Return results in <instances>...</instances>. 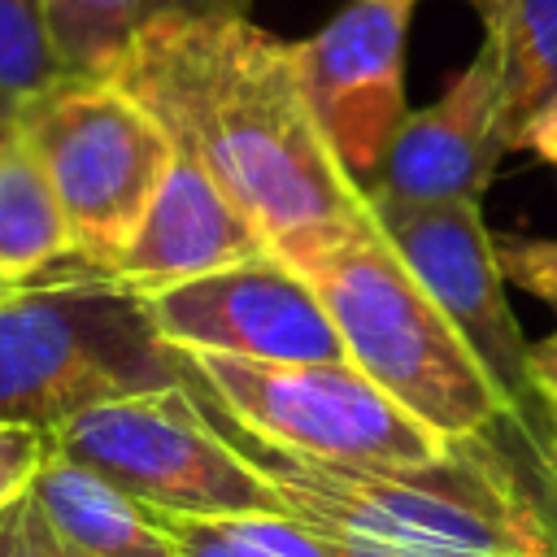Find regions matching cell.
<instances>
[{
    "mask_svg": "<svg viewBox=\"0 0 557 557\" xmlns=\"http://www.w3.org/2000/svg\"><path fill=\"white\" fill-rule=\"evenodd\" d=\"M144 104L174 152L191 157L261 231L292 248L370 218L300 83L296 44L248 17H157L100 74Z\"/></svg>",
    "mask_w": 557,
    "mask_h": 557,
    "instance_id": "1",
    "label": "cell"
},
{
    "mask_svg": "<svg viewBox=\"0 0 557 557\" xmlns=\"http://www.w3.org/2000/svg\"><path fill=\"white\" fill-rule=\"evenodd\" d=\"M196 400L287 513L305 522L479 557H557V492L522 483L492 440H457L431 466H339L257 440L205 392Z\"/></svg>",
    "mask_w": 557,
    "mask_h": 557,
    "instance_id": "2",
    "label": "cell"
},
{
    "mask_svg": "<svg viewBox=\"0 0 557 557\" xmlns=\"http://www.w3.org/2000/svg\"><path fill=\"white\" fill-rule=\"evenodd\" d=\"M283 261L318 292L344 361L431 431L444 440H492L496 426H509L522 440L513 409L374 213L313 235Z\"/></svg>",
    "mask_w": 557,
    "mask_h": 557,
    "instance_id": "3",
    "label": "cell"
},
{
    "mask_svg": "<svg viewBox=\"0 0 557 557\" xmlns=\"http://www.w3.org/2000/svg\"><path fill=\"white\" fill-rule=\"evenodd\" d=\"M183 383L178 352L144 300L100 274H57L0 296V422H57L152 387Z\"/></svg>",
    "mask_w": 557,
    "mask_h": 557,
    "instance_id": "4",
    "label": "cell"
},
{
    "mask_svg": "<svg viewBox=\"0 0 557 557\" xmlns=\"http://www.w3.org/2000/svg\"><path fill=\"white\" fill-rule=\"evenodd\" d=\"M9 131L30 148L65 213L70 265L61 274L104 278L178 157L170 135L109 78L70 74L35 96Z\"/></svg>",
    "mask_w": 557,
    "mask_h": 557,
    "instance_id": "5",
    "label": "cell"
},
{
    "mask_svg": "<svg viewBox=\"0 0 557 557\" xmlns=\"http://www.w3.org/2000/svg\"><path fill=\"white\" fill-rule=\"evenodd\" d=\"M178 352V348H174ZM183 379L265 444L339 466H431L444 440L352 361H248L178 352Z\"/></svg>",
    "mask_w": 557,
    "mask_h": 557,
    "instance_id": "6",
    "label": "cell"
},
{
    "mask_svg": "<svg viewBox=\"0 0 557 557\" xmlns=\"http://www.w3.org/2000/svg\"><path fill=\"white\" fill-rule=\"evenodd\" d=\"M48 448L96 470L152 513L252 518L287 513L278 492L226 444L183 383L91 405L48 431Z\"/></svg>",
    "mask_w": 557,
    "mask_h": 557,
    "instance_id": "7",
    "label": "cell"
},
{
    "mask_svg": "<svg viewBox=\"0 0 557 557\" xmlns=\"http://www.w3.org/2000/svg\"><path fill=\"white\" fill-rule=\"evenodd\" d=\"M379 226L409 261V270L422 278V287L444 309V318L457 326L466 348L479 357V366L513 409V422L531 457L544 466V422H540L544 396L531 379V344L522 339L513 309L505 300L496 235L483 226L479 200L387 213L379 218Z\"/></svg>",
    "mask_w": 557,
    "mask_h": 557,
    "instance_id": "8",
    "label": "cell"
},
{
    "mask_svg": "<svg viewBox=\"0 0 557 557\" xmlns=\"http://www.w3.org/2000/svg\"><path fill=\"white\" fill-rule=\"evenodd\" d=\"M152 331L178 352L248 361H344L318 292L274 252L139 292Z\"/></svg>",
    "mask_w": 557,
    "mask_h": 557,
    "instance_id": "9",
    "label": "cell"
},
{
    "mask_svg": "<svg viewBox=\"0 0 557 557\" xmlns=\"http://www.w3.org/2000/svg\"><path fill=\"white\" fill-rule=\"evenodd\" d=\"M413 0H348L318 35L296 44V65L318 126L344 170L366 187L405 122V35Z\"/></svg>",
    "mask_w": 557,
    "mask_h": 557,
    "instance_id": "10",
    "label": "cell"
},
{
    "mask_svg": "<svg viewBox=\"0 0 557 557\" xmlns=\"http://www.w3.org/2000/svg\"><path fill=\"white\" fill-rule=\"evenodd\" d=\"M509 135L500 122V52L483 35L470 65L431 100L409 109L396 126L366 200L374 218L435 209L453 200H483L496 178Z\"/></svg>",
    "mask_w": 557,
    "mask_h": 557,
    "instance_id": "11",
    "label": "cell"
},
{
    "mask_svg": "<svg viewBox=\"0 0 557 557\" xmlns=\"http://www.w3.org/2000/svg\"><path fill=\"white\" fill-rule=\"evenodd\" d=\"M257 252H270L261 231L235 209V200L191 157L178 152L139 231L131 235L126 252L104 278L139 296L152 287L226 270Z\"/></svg>",
    "mask_w": 557,
    "mask_h": 557,
    "instance_id": "12",
    "label": "cell"
},
{
    "mask_svg": "<svg viewBox=\"0 0 557 557\" xmlns=\"http://www.w3.org/2000/svg\"><path fill=\"white\" fill-rule=\"evenodd\" d=\"M26 505L57 557H178L161 513L48 448Z\"/></svg>",
    "mask_w": 557,
    "mask_h": 557,
    "instance_id": "13",
    "label": "cell"
},
{
    "mask_svg": "<svg viewBox=\"0 0 557 557\" xmlns=\"http://www.w3.org/2000/svg\"><path fill=\"white\" fill-rule=\"evenodd\" d=\"M70 265V226L30 148L0 135V292L44 283Z\"/></svg>",
    "mask_w": 557,
    "mask_h": 557,
    "instance_id": "14",
    "label": "cell"
},
{
    "mask_svg": "<svg viewBox=\"0 0 557 557\" xmlns=\"http://www.w3.org/2000/svg\"><path fill=\"white\" fill-rule=\"evenodd\" d=\"M57 61L70 78H100L157 17H248V0H44Z\"/></svg>",
    "mask_w": 557,
    "mask_h": 557,
    "instance_id": "15",
    "label": "cell"
},
{
    "mask_svg": "<svg viewBox=\"0 0 557 557\" xmlns=\"http://www.w3.org/2000/svg\"><path fill=\"white\" fill-rule=\"evenodd\" d=\"M483 35L500 52V122L509 135L557 91V0H509V13Z\"/></svg>",
    "mask_w": 557,
    "mask_h": 557,
    "instance_id": "16",
    "label": "cell"
},
{
    "mask_svg": "<svg viewBox=\"0 0 557 557\" xmlns=\"http://www.w3.org/2000/svg\"><path fill=\"white\" fill-rule=\"evenodd\" d=\"M61 78L44 0H0V131Z\"/></svg>",
    "mask_w": 557,
    "mask_h": 557,
    "instance_id": "17",
    "label": "cell"
},
{
    "mask_svg": "<svg viewBox=\"0 0 557 557\" xmlns=\"http://www.w3.org/2000/svg\"><path fill=\"white\" fill-rule=\"evenodd\" d=\"M226 522L278 557H479V553L396 544V540L344 531L331 522H305L296 513H252V518H226Z\"/></svg>",
    "mask_w": 557,
    "mask_h": 557,
    "instance_id": "18",
    "label": "cell"
},
{
    "mask_svg": "<svg viewBox=\"0 0 557 557\" xmlns=\"http://www.w3.org/2000/svg\"><path fill=\"white\" fill-rule=\"evenodd\" d=\"M48 457V431L26 422H0V513L17 505Z\"/></svg>",
    "mask_w": 557,
    "mask_h": 557,
    "instance_id": "19",
    "label": "cell"
},
{
    "mask_svg": "<svg viewBox=\"0 0 557 557\" xmlns=\"http://www.w3.org/2000/svg\"><path fill=\"white\" fill-rule=\"evenodd\" d=\"M496 261L505 283L557 309V239H496Z\"/></svg>",
    "mask_w": 557,
    "mask_h": 557,
    "instance_id": "20",
    "label": "cell"
},
{
    "mask_svg": "<svg viewBox=\"0 0 557 557\" xmlns=\"http://www.w3.org/2000/svg\"><path fill=\"white\" fill-rule=\"evenodd\" d=\"M178 557H278L261 544H252L244 531H235L226 518H170L161 513Z\"/></svg>",
    "mask_w": 557,
    "mask_h": 557,
    "instance_id": "21",
    "label": "cell"
},
{
    "mask_svg": "<svg viewBox=\"0 0 557 557\" xmlns=\"http://www.w3.org/2000/svg\"><path fill=\"white\" fill-rule=\"evenodd\" d=\"M0 557H57L44 531L35 527L26 496L0 513Z\"/></svg>",
    "mask_w": 557,
    "mask_h": 557,
    "instance_id": "22",
    "label": "cell"
},
{
    "mask_svg": "<svg viewBox=\"0 0 557 557\" xmlns=\"http://www.w3.org/2000/svg\"><path fill=\"white\" fill-rule=\"evenodd\" d=\"M513 148H527V152H535L540 161H548V165H557V91L518 126V135H513Z\"/></svg>",
    "mask_w": 557,
    "mask_h": 557,
    "instance_id": "23",
    "label": "cell"
},
{
    "mask_svg": "<svg viewBox=\"0 0 557 557\" xmlns=\"http://www.w3.org/2000/svg\"><path fill=\"white\" fill-rule=\"evenodd\" d=\"M531 379H535L540 396H557V331L544 335L540 344H531Z\"/></svg>",
    "mask_w": 557,
    "mask_h": 557,
    "instance_id": "24",
    "label": "cell"
},
{
    "mask_svg": "<svg viewBox=\"0 0 557 557\" xmlns=\"http://www.w3.org/2000/svg\"><path fill=\"white\" fill-rule=\"evenodd\" d=\"M544 461H557V396H544Z\"/></svg>",
    "mask_w": 557,
    "mask_h": 557,
    "instance_id": "25",
    "label": "cell"
},
{
    "mask_svg": "<svg viewBox=\"0 0 557 557\" xmlns=\"http://www.w3.org/2000/svg\"><path fill=\"white\" fill-rule=\"evenodd\" d=\"M470 4L483 13V26H496L509 13V0H470Z\"/></svg>",
    "mask_w": 557,
    "mask_h": 557,
    "instance_id": "26",
    "label": "cell"
},
{
    "mask_svg": "<svg viewBox=\"0 0 557 557\" xmlns=\"http://www.w3.org/2000/svg\"><path fill=\"white\" fill-rule=\"evenodd\" d=\"M548 466H553V470H557V461H548Z\"/></svg>",
    "mask_w": 557,
    "mask_h": 557,
    "instance_id": "27",
    "label": "cell"
},
{
    "mask_svg": "<svg viewBox=\"0 0 557 557\" xmlns=\"http://www.w3.org/2000/svg\"><path fill=\"white\" fill-rule=\"evenodd\" d=\"M0 296H4V292H0Z\"/></svg>",
    "mask_w": 557,
    "mask_h": 557,
    "instance_id": "28",
    "label": "cell"
},
{
    "mask_svg": "<svg viewBox=\"0 0 557 557\" xmlns=\"http://www.w3.org/2000/svg\"><path fill=\"white\" fill-rule=\"evenodd\" d=\"M0 135H4V131H0Z\"/></svg>",
    "mask_w": 557,
    "mask_h": 557,
    "instance_id": "29",
    "label": "cell"
}]
</instances>
